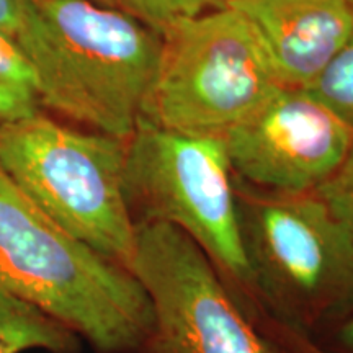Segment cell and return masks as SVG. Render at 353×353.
<instances>
[{
	"instance_id": "1",
	"label": "cell",
	"mask_w": 353,
	"mask_h": 353,
	"mask_svg": "<svg viewBox=\"0 0 353 353\" xmlns=\"http://www.w3.org/2000/svg\"><path fill=\"white\" fill-rule=\"evenodd\" d=\"M0 286L97 353H138L152 327L151 299L134 273L54 223L2 169Z\"/></svg>"
},
{
	"instance_id": "2",
	"label": "cell",
	"mask_w": 353,
	"mask_h": 353,
	"mask_svg": "<svg viewBox=\"0 0 353 353\" xmlns=\"http://www.w3.org/2000/svg\"><path fill=\"white\" fill-rule=\"evenodd\" d=\"M250 293L280 330L311 337L353 311V242L316 193L260 192L237 182Z\"/></svg>"
},
{
	"instance_id": "3",
	"label": "cell",
	"mask_w": 353,
	"mask_h": 353,
	"mask_svg": "<svg viewBox=\"0 0 353 353\" xmlns=\"http://www.w3.org/2000/svg\"><path fill=\"white\" fill-rule=\"evenodd\" d=\"M126 139L43 112L0 128V169L44 214L131 270L136 226L123 188Z\"/></svg>"
},
{
	"instance_id": "4",
	"label": "cell",
	"mask_w": 353,
	"mask_h": 353,
	"mask_svg": "<svg viewBox=\"0 0 353 353\" xmlns=\"http://www.w3.org/2000/svg\"><path fill=\"white\" fill-rule=\"evenodd\" d=\"M123 188L134 226L159 223L183 232L252 312L236 176L223 138L182 134L139 118L126 139Z\"/></svg>"
},
{
	"instance_id": "5",
	"label": "cell",
	"mask_w": 353,
	"mask_h": 353,
	"mask_svg": "<svg viewBox=\"0 0 353 353\" xmlns=\"http://www.w3.org/2000/svg\"><path fill=\"white\" fill-rule=\"evenodd\" d=\"M50 32L54 63L43 108L128 139L156 79L164 37L92 0H33Z\"/></svg>"
},
{
	"instance_id": "6",
	"label": "cell",
	"mask_w": 353,
	"mask_h": 353,
	"mask_svg": "<svg viewBox=\"0 0 353 353\" xmlns=\"http://www.w3.org/2000/svg\"><path fill=\"white\" fill-rule=\"evenodd\" d=\"M281 87L252 26L228 6L164 34L141 118L182 134L223 138Z\"/></svg>"
},
{
	"instance_id": "7",
	"label": "cell",
	"mask_w": 353,
	"mask_h": 353,
	"mask_svg": "<svg viewBox=\"0 0 353 353\" xmlns=\"http://www.w3.org/2000/svg\"><path fill=\"white\" fill-rule=\"evenodd\" d=\"M131 272L152 306V327L138 353H281L213 262L179 229L136 226Z\"/></svg>"
},
{
	"instance_id": "8",
	"label": "cell",
	"mask_w": 353,
	"mask_h": 353,
	"mask_svg": "<svg viewBox=\"0 0 353 353\" xmlns=\"http://www.w3.org/2000/svg\"><path fill=\"white\" fill-rule=\"evenodd\" d=\"M234 176L260 192L316 193L353 145V131L306 88L281 87L223 136Z\"/></svg>"
},
{
	"instance_id": "9",
	"label": "cell",
	"mask_w": 353,
	"mask_h": 353,
	"mask_svg": "<svg viewBox=\"0 0 353 353\" xmlns=\"http://www.w3.org/2000/svg\"><path fill=\"white\" fill-rule=\"evenodd\" d=\"M288 88H307L353 33L348 0H232Z\"/></svg>"
},
{
	"instance_id": "10",
	"label": "cell",
	"mask_w": 353,
	"mask_h": 353,
	"mask_svg": "<svg viewBox=\"0 0 353 353\" xmlns=\"http://www.w3.org/2000/svg\"><path fill=\"white\" fill-rule=\"evenodd\" d=\"M81 353V337L0 286V353Z\"/></svg>"
},
{
	"instance_id": "11",
	"label": "cell",
	"mask_w": 353,
	"mask_h": 353,
	"mask_svg": "<svg viewBox=\"0 0 353 353\" xmlns=\"http://www.w3.org/2000/svg\"><path fill=\"white\" fill-rule=\"evenodd\" d=\"M41 112L34 68L19 44L0 32V128Z\"/></svg>"
},
{
	"instance_id": "12",
	"label": "cell",
	"mask_w": 353,
	"mask_h": 353,
	"mask_svg": "<svg viewBox=\"0 0 353 353\" xmlns=\"http://www.w3.org/2000/svg\"><path fill=\"white\" fill-rule=\"evenodd\" d=\"M92 2L132 17L164 37L180 21L228 7L232 0H92Z\"/></svg>"
},
{
	"instance_id": "13",
	"label": "cell",
	"mask_w": 353,
	"mask_h": 353,
	"mask_svg": "<svg viewBox=\"0 0 353 353\" xmlns=\"http://www.w3.org/2000/svg\"><path fill=\"white\" fill-rule=\"evenodd\" d=\"M0 32L23 50L34 68H41L50 52V33L33 0H0Z\"/></svg>"
},
{
	"instance_id": "14",
	"label": "cell",
	"mask_w": 353,
	"mask_h": 353,
	"mask_svg": "<svg viewBox=\"0 0 353 353\" xmlns=\"http://www.w3.org/2000/svg\"><path fill=\"white\" fill-rule=\"evenodd\" d=\"M306 90L353 131V33Z\"/></svg>"
},
{
	"instance_id": "15",
	"label": "cell",
	"mask_w": 353,
	"mask_h": 353,
	"mask_svg": "<svg viewBox=\"0 0 353 353\" xmlns=\"http://www.w3.org/2000/svg\"><path fill=\"white\" fill-rule=\"evenodd\" d=\"M316 195L329 206L353 242V145L343 164Z\"/></svg>"
},
{
	"instance_id": "16",
	"label": "cell",
	"mask_w": 353,
	"mask_h": 353,
	"mask_svg": "<svg viewBox=\"0 0 353 353\" xmlns=\"http://www.w3.org/2000/svg\"><path fill=\"white\" fill-rule=\"evenodd\" d=\"M280 332L291 353H330L324 347L312 342L311 337H303V335L285 332V330H280Z\"/></svg>"
},
{
	"instance_id": "17",
	"label": "cell",
	"mask_w": 353,
	"mask_h": 353,
	"mask_svg": "<svg viewBox=\"0 0 353 353\" xmlns=\"http://www.w3.org/2000/svg\"><path fill=\"white\" fill-rule=\"evenodd\" d=\"M335 339L337 345L348 353H353V311L337 322V330H335Z\"/></svg>"
},
{
	"instance_id": "18",
	"label": "cell",
	"mask_w": 353,
	"mask_h": 353,
	"mask_svg": "<svg viewBox=\"0 0 353 353\" xmlns=\"http://www.w3.org/2000/svg\"><path fill=\"white\" fill-rule=\"evenodd\" d=\"M348 2H350V6H352V8H353V0H348Z\"/></svg>"
}]
</instances>
